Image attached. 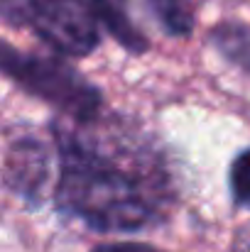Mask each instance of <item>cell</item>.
<instances>
[{
  "instance_id": "cell-2",
  "label": "cell",
  "mask_w": 250,
  "mask_h": 252,
  "mask_svg": "<svg viewBox=\"0 0 250 252\" xmlns=\"http://www.w3.org/2000/svg\"><path fill=\"white\" fill-rule=\"evenodd\" d=\"M74 59L57 52H30L12 42H0V71L5 81L25 95L44 103L71 123H93L106 113L103 88L81 74Z\"/></svg>"
},
{
  "instance_id": "cell-4",
  "label": "cell",
  "mask_w": 250,
  "mask_h": 252,
  "mask_svg": "<svg viewBox=\"0 0 250 252\" xmlns=\"http://www.w3.org/2000/svg\"><path fill=\"white\" fill-rule=\"evenodd\" d=\"M52 162H57L52 137L47 142L35 130H5L2 189L15 196L30 213L42 211L52 201Z\"/></svg>"
},
{
  "instance_id": "cell-5",
  "label": "cell",
  "mask_w": 250,
  "mask_h": 252,
  "mask_svg": "<svg viewBox=\"0 0 250 252\" xmlns=\"http://www.w3.org/2000/svg\"><path fill=\"white\" fill-rule=\"evenodd\" d=\"M86 2L98 17L106 34L113 42H118L130 57H145L152 49L150 37L133 20L128 0H86Z\"/></svg>"
},
{
  "instance_id": "cell-9",
  "label": "cell",
  "mask_w": 250,
  "mask_h": 252,
  "mask_svg": "<svg viewBox=\"0 0 250 252\" xmlns=\"http://www.w3.org/2000/svg\"><path fill=\"white\" fill-rule=\"evenodd\" d=\"M88 252H167L152 243L143 240H113V243H98Z\"/></svg>"
},
{
  "instance_id": "cell-1",
  "label": "cell",
  "mask_w": 250,
  "mask_h": 252,
  "mask_svg": "<svg viewBox=\"0 0 250 252\" xmlns=\"http://www.w3.org/2000/svg\"><path fill=\"white\" fill-rule=\"evenodd\" d=\"M57 150L52 208L98 235H140L172 220L181 186L162 140L140 120L103 113L93 123L47 120Z\"/></svg>"
},
{
  "instance_id": "cell-3",
  "label": "cell",
  "mask_w": 250,
  "mask_h": 252,
  "mask_svg": "<svg viewBox=\"0 0 250 252\" xmlns=\"http://www.w3.org/2000/svg\"><path fill=\"white\" fill-rule=\"evenodd\" d=\"M0 17L7 30H30L49 52L69 59H88L106 30L86 0H0Z\"/></svg>"
},
{
  "instance_id": "cell-7",
  "label": "cell",
  "mask_w": 250,
  "mask_h": 252,
  "mask_svg": "<svg viewBox=\"0 0 250 252\" xmlns=\"http://www.w3.org/2000/svg\"><path fill=\"white\" fill-rule=\"evenodd\" d=\"M150 17L169 39H191L199 22V0H143Z\"/></svg>"
},
{
  "instance_id": "cell-6",
  "label": "cell",
  "mask_w": 250,
  "mask_h": 252,
  "mask_svg": "<svg viewBox=\"0 0 250 252\" xmlns=\"http://www.w3.org/2000/svg\"><path fill=\"white\" fill-rule=\"evenodd\" d=\"M206 44L236 71L250 79V22L221 20L206 30Z\"/></svg>"
},
{
  "instance_id": "cell-8",
  "label": "cell",
  "mask_w": 250,
  "mask_h": 252,
  "mask_svg": "<svg viewBox=\"0 0 250 252\" xmlns=\"http://www.w3.org/2000/svg\"><path fill=\"white\" fill-rule=\"evenodd\" d=\"M226 186H228V198L236 211H250V145L241 147L226 171Z\"/></svg>"
}]
</instances>
